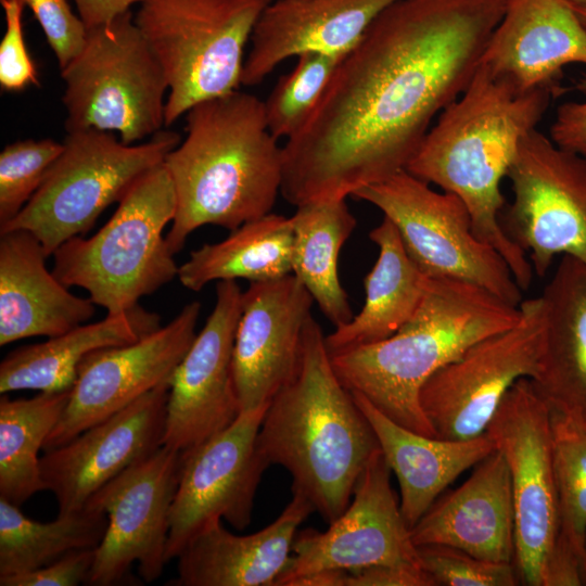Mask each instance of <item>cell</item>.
I'll list each match as a JSON object with an SVG mask.
<instances>
[{"label":"cell","mask_w":586,"mask_h":586,"mask_svg":"<svg viewBox=\"0 0 586 586\" xmlns=\"http://www.w3.org/2000/svg\"><path fill=\"white\" fill-rule=\"evenodd\" d=\"M506 0H397L334 71L282 146L292 205L346 199L404 170L476 72Z\"/></svg>","instance_id":"cell-1"},{"label":"cell","mask_w":586,"mask_h":586,"mask_svg":"<svg viewBox=\"0 0 586 586\" xmlns=\"http://www.w3.org/2000/svg\"><path fill=\"white\" fill-rule=\"evenodd\" d=\"M558 86L518 91L481 64L458 99L446 106L406 166L415 177L457 195L475 234L508 264L522 291L533 267L501 225L507 177L522 139L546 113Z\"/></svg>","instance_id":"cell-2"},{"label":"cell","mask_w":586,"mask_h":586,"mask_svg":"<svg viewBox=\"0 0 586 586\" xmlns=\"http://www.w3.org/2000/svg\"><path fill=\"white\" fill-rule=\"evenodd\" d=\"M186 117V139L163 162L176 193L166 234L174 254L202 226L231 231L271 213L282 183V148L264 101L235 90L196 103Z\"/></svg>","instance_id":"cell-3"},{"label":"cell","mask_w":586,"mask_h":586,"mask_svg":"<svg viewBox=\"0 0 586 586\" xmlns=\"http://www.w3.org/2000/svg\"><path fill=\"white\" fill-rule=\"evenodd\" d=\"M270 464L286 469L327 523L351 502L362 470L380 450L352 393L336 375L320 324L307 319L295 373L270 400L257 435Z\"/></svg>","instance_id":"cell-4"},{"label":"cell","mask_w":586,"mask_h":586,"mask_svg":"<svg viewBox=\"0 0 586 586\" xmlns=\"http://www.w3.org/2000/svg\"><path fill=\"white\" fill-rule=\"evenodd\" d=\"M519 306L472 283L431 279L413 316L393 335L330 354L351 391L396 423L435 437L421 404L428 379L483 339L513 327Z\"/></svg>","instance_id":"cell-5"},{"label":"cell","mask_w":586,"mask_h":586,"mask_svg":"<svg viewBox=\"0 0 586 586\" xmlns=\"http://www.w3.org/2000/svg\"><path fill=\"white\" fill-rule=\"evenodd\" d=\"M176 193L164 163L139 178L110 220L92 237L72 238L54 253L52 272L89 293L107 315L127 313L178 275L163 235L176 214Z\"/></svg>","instance_id":"cell-6"},{"label":"cell","mask_w":586,"mask_h":586,"mask_svg":"<svg viewBox=\"0 0 586 586\" xmlns=\"http://www.w3.org/2000/svg\"><path fill=\"white\" fill-rule=\"evenodd\" d=\"M273 0H143L135 22L168 84L165 126L241 85L243 53Z\"/></svg>","instance_id":"cell-7"},{"label":"cell","mask_w":586,"mask_h":586,"mask_svg":"<svg viewBox=\"0 0 586 586\" xmlns=\"http://www.w3.org/2000/svg\"><path fill=\"white\" fill-rule=\"evenodd\" d=\"M62 143L36 193L0 226V233H33L48 256L90 230L107 206L118 203L139 178L164 162L180 136L161 130L146 142L127 144L112 131L86 129L67 132Z\"/></svg>","instance_id":"cell-8"},{"label":"cell","mask_w":586,"mask_h":586,"mask_svg":"<svg viewBox=\"0 0 586 586\" xmlns=\"http://www.w3.org/2000/svg\"><path fill=\"white\" fill-rule=\"evenodd\" d=\"M61 77L66 132L117 131L133 144L165 126L168 84L131 11L87 29L82 49Z\"/></svg>","instance_id":"cell-9"},{"label":"cell","mask_w":586,"mask_h":586,"mask_svg":"<svg viewBox=\"0 0 586 586\" xmlns=\"http://www.w3.org/2000/svg\"><path fill=\"white\" fill-rule=\"evenodd\" d=\"M353 196L374 205L394 224L407 254L428 278L472 283L515 306L522 302L508 264L475 234L457 195L437 192L404 169Z\"/></svg>","instance_id":"cell-10"},{"label":"cell","mask_w":586,"mask_h":586,"mask_svg":"<svg viewBox=\"0 0 586 586\" xmlns=\"http://www.w3.org/2000/svg\"><path fill=\"white\" fill-rule=\"evenodd\" d=\"M519 307L513 327L475 343L423 384L420 404L435 437L459 441L484 434L511 386L537 374L545 336L543 298L522 301Z\"/></svg>","instance_id":"cell-11"},{"label":"cell","mask_w":586,"mask_h":586,"mask_svg":"<svg viewBox=\"0 0 586 586\" xmlns=\"http://www.w3.org/2000/svg\"><path fill=\"white\" fill-rule=\"evenodd\" d=\"M486 433L505 457L514 506V560L520 584L542 586L559 535L550 409L528 378L504 396Z\"/></svg>","instance_id":"cell-12"},{"label":"cell","mask_w":586,"mask_h":586,"mask_svg":"<svg viewBox=\"0 0 586 586\" xmlns=\"http://www.w3.org/2000/svg\"><path fill=\"white\" fill-rule=\"evenodd\" d=\"M507 178L513 201L501 225L533 271L544 277L558 255L586 264V157L536 128L522 139Z\"/></svg>","instance_id":"cell-13"},{"label":"cell","mask_w":586,"mask_h":586,"mask_svg":"<svg viewBox=\"0 0 586 586\" xmlns=\"http://www.w3.org/2000/svg\"><path fill=\"white\" fill-rule=\"evenodd\" d=\"M180 470L181 453L162 445L91 496L85 507L105 513L109 522L86 584L116 585L135 562L145 583L162 575Z\"/></svg>","instance_id":"cell-14"},{"label":"cell","mask_w":586,"mask_h":586,"mask_svg":"<svg viewBox=\"0 0 586 586\" xmlns=\"http://www.w3.org/2000/svg\"><path fill=\"white\" fill-rule=\"evenodd\" d=\"M269 404L241 411L225 430L181 453L178 488L173 501L166 561L209 523L226 520L237 530L251 524L254 498L269 467L257 447Z\"/></svg>","instance_id":"cell-15"},{"label":"cell","mask_w":586,"mask_h":586,"mask_svg":"<svg viewBox=\"0 0 586 586\" xmlns=\"http://www.w3.org/2000/svg\"><path fill=\"white\" fill-rule=\"evenodd\" d=\"M200 310L201 304L193 301L168 324L138 341L88 354L78 367L67 405L42 449L67 443L170 381L196 336Z\"/></svg>","instance_id":"cell-16"},{"label":"cell","mask_w":586,"mask_h":586,"mask_svg":"<svg viewBox=\"0 0 586 586\" xmlns=\"http://www.w3.org/2000/svg\"><path fill=\"white\" fill-rule=\"evenodd\" d=\"M391 472L380 449L359 475L353 501L329 523V528L296 533L289 563L275 586H285L296 576L319 570L421 565L418 547L391 485Z\"/></svg>","instance_id":"cell-17"},{"label":"cell","mask_w":586,"mask_h":586,"mask_svg":"<svg viewBox=\"0 0 586 586\" xmlns=\"http://www.w3.org/2000/svg\"><path fill=\"white\" fill-rule=\"evenodd\" d=\"M242 298L235 280L218 281L213 311L170 379L163 445L184 453L240 415L232 353Z\"/></svg>","instance_id":"cell-18"},{"label":"cell","mask_w":586,"mask_h":586,"mask_svg":"<svg viewBox=\"0 0 586 586\" xmlns=\"http://www.w3.org/2000/svg\"><path fill=\"white\" fill-rule=\"evenodd\" d=\"M169 382L40 457L58 515L79 512L91 496L163 445Z\"/></svg>","instance_id":"cell-19"},{"label":"cell","mask_w":586,"mask_h":586,"mask_svg":"<svg viewBox=\"0 0 586 586\" xmlns=\"http://www.w3.org/2000/svg\"><path fill=\"white\" fill-rule=\"evenodd\" d=\"M314 302L292 273L243 292L232 353L240 412L269 404L293 377Z\"/></svg>","instance_id":"cell-20"},{"label":"cell","mask_w":586,"mask_h":586,"mask_svg":"<svg viewBox=\"0 0 586 586\" xmlns=\"http://www.w3.org/2000/svg\"><path fill=\"white\" fill-rule=\"evenodd\" d=\"M480 64L520 92L558 86L565 66L586 65V28L566 0H506Z\"/></svg>","instance_id":"cell-21"},{"label":"cell","mask_w":586,"mask_h":586,"mask_svg":"<svg viewBox=\"0 0 586 586\" xmlns=\"http://www.w3.org/2000/svg\"><path fill=\"white\" fill-rule=\"evenodd\" d=\"M413 544L444 545L493 562L513 563L511 477L495 449L456 489L440 496L410 530Z\"/></svg>","instance_id":"cell-22"},{"label":"cell","mask_w":586,"mask_h":586,"mask_svg":"<svg viewBox=\"0 0 586 586\" xmlns=\"http://www.w3.org/2000/svg\"><path fill=\"white\" fill-rule=\"evenodd\" d=\"M395 1L273 0L254 27L241 85H259L282 61L304 52H348Z\"/></svg>","instance_id":"cell-23"},{"label":"cell","mask_w":586,"mask_h":586,"mask_svg":"<svg viewBox=\"0 0 586 586\" xmlns=\"http://www.w3.org/2000/svg\"><path fill=\"white\" fill-rule=\"evenodd\" d=\"M266 527L250 535H234L221 520L196 534L177 557L175 586H275L285 570L292 544L303 521L315 511L301 492Z\"/></svg>","instance_id":"cell-24"},{"label":"cell","mask_w":586,"mask_h":586,"mask_svg":"<svg viewBox=\"0 0 586 586\" xmlns=\"http://www.w3.org/2000/svg\"><path fill=\"white\" fill-rule=\"evenodd\" d=\"M48 257L33 233H0L1 346L31 336L53 337L93 317L95 304L71 293L47 269Z\"/></svg>","instance_id":"cell-25"},{"label":"cell","mask_w":586,"mask_h":586,"mask_svg":"<svg viewBox=\"0 0 586 586\" xmlns=\"http://www.w3.org/2000/svg\"><path fill=\"white\" fill-rule=\"evenodd\" d=\"M351 393L398 480L400 511L410 530L449 484L496 449L486 432L459 441L417 433L386 417L359 393Z\"/></svg>","instance_id":"cell-26"},{"label":"cell","mask_w":586,"mask_h":586,"mask_svg":"<svg viewBox=\"0 0 586 586\" xmlns=\"http://www.w3.org/2000/svg\"><path fill=\"white\" fill-rule=\"evenodd\" d=\"M540 296L544 348L530 380L549 406L586 422V264L562 256Z\"/></svg>","instance_id":"cell-27"},{"label":"cell","mask_w":586,"mask_h":586,"mask_svg":"<svg viewBox=\"0 0 586 586\" xmlns=\"http://www.w3.org/2000/svg\"><path fill=\"white\" fill-rule=\"evenodd\" d=\"M161 327L160 317L139 305L133 309L84 323L48 341L11 352L0 365V393L72 390L78 367L93 351L129 344Z\"/></svg>","instance_id":"cell-28"},{"label":"cell","mask_w":586,"mask_h":586,"mask_svg":"<svg viewBox=\"0 0 586 586\" xmlns=\"http://www.w3.org/2000/svg\"><path fill=\"white\" fill-rule=\"evenodd\" d=\"M369 238L379 255L364 279V307L324 336L330 354L393 335L413 316L426 292L430 278L411 260L390 219L383 217Z\"/></svg>","instance_id":"cell-29"},{"label":"cell","mask_w":586,"mask_h":586,"mask_svg":"<svg viewBox=\"0 0 586 586\" xmlns=\"http://www.w3.org/2000/svg\"><path fill=\"white\" fill-rule=\"evenodd\" d=\"M291 217L269 213L231 230L217 243L190 253L178 268L180 283L200 291L212 281H269L292 273Z\"/></svg>","instance_id":"cell-30"},{"label":"cell","mask_w":586,"mask_h":586,"mask_svg":"<svg viewBox=\"0 0 586 586\" xmlns=\"http://www.w3.org/2000/svg\"><path fill=\"white\" fill-rule=\"evenodd\" d=\"M291 221L292 275L335 328L348 322L353 313L339 278L337 262L343 244L356 227V219L345 199L300 205Z\"/></svg>","instance_id":"cell-31"},{"label":"cell","mask_w":586,"mask_h":586,"mask_svg":"<svg viewBox=\"0 0 586 586\" xmlns=\"http://www.w3.org/2000/svg\"><path fill=\"white\" fill-rule=\"evenodd\" d=\"M71 390L33 398H0V497L21 506L46 489L39 450L59 422Z\"/></svg>","instance_id":"cell-32"},{"label":"cell","mask_w":586,"mask_h":586,"mask_svg":"<svg viewBox=\"0 0 586 586\" xmlns=\"http://www.w3.org/2000/svg\"><path fill=\"white\" fill-rule=\"evenodd\" d=\"M105 513L85 507L42 523L0 497V576L42 568L80 549H95L107 527Z\"/></svg>","instance_id":"cell-33"},{"label":"cell","mask_w":586,"mask_h":586,"mask_svg":"<svg viewBox=\"0 0 586 586\" xmlns=\"http://www.w3.org/2000/svg\"><path fill=\"white\" fill-rule=\"evenodd\" d=\"M559 536L579 558L586 574V422L549 406Z\"/></svg>","instance_id":"cell-34"},{"label":"cell","mask_w":586,"mask_h":586,"mask_svg":"<svg viewBox=\"0 0 586 586\" xmlns=\"http://www.w3.org/2000/svg\"><path fill=\"white\" fill-rule=\"evenodd\" d=\"M345 53L304 52L295 67L279 78L264 101L269 131L278 140L290 138L305 123Z\"/></svg>","instance_id":"cell-35"},{"label":"cell","mask_w":586,"mask_h":586,"mask_svg":"<svg viewBox=\"0 0 586 586\" xmlns=\"http://www.w3.org/2000/svg\"><path fill=\"white\" fill-rule=\"evenodd\" d=\"M63 143L26 139L7 144L0 153V226L12 220L29 202Z\"/></svg>","instance_id":"cell-36"},{"label":"cell","mask_w":586,"mask_h":586,"mask_svg":"<svg viewBox=\"0 0 586 586\" xmlns=\"http://www.w3.org/2000/svg\"><path fill=\"white\" fill-rule=\"evenodd\" d=\"M422 568L436 585L515 586L520 584L513 563L493 562L444 545L418 546Z\"/></svg>","instance_id":"cell-37"},{"label":"cell","mask_w":586,"mask_h":586,"mask_svg":"<svg viewBox=\"0 0 586 586\" xmlns=\"http://www.w3.org/2000/svg\"><path fill=\"white\" fill-rule=\"evenodd\" d=\"M4 12L5 31L0 42V86L18 92L28 86H39L38 73L24 38L21 0H0Z\"/></svg>","instance_id":"cell-38"},{"label":"cell","mask_w":586,"mask_h":586,"mask_svg":"<svg viewBox=\"0 0 586 586\" xmlns=\"http://www.w3.org/2000/svg\"><path fill=\"white\" fill-rule=\"evenodd\" d=\"M39 23L59 67H65L82 49L87 28L67 0H21Z\"/></svg>","instance_id":"cell-39"},{"label":"cell","mask_w":586,"mask_h":586,"mask_svg":"<svg viewBox=\"0 0 586 586\" xmlns=\"http://www.w3.org/2000/svg\"><path fill=\"white\" fill-rule=\"evenodd\" d=\"M95 549L71 551L34 571L0 576L1 586H77L86 583Z\"/></svg>","instance_id":"cell-40"},{"label":"cell","mask_w":586,"mask_h":586,"mask_svg":"<svg viewBox=\"0 0 586 586\" xmlns=\"http://www.w3.org/2000/svg\"><path fill=\"white\" fill-rule=\"evenodd\" d=\"M578 89L586 93V75L578 81ZM549 138L557 146L586 157V101L561 104Z\"/></svg>","instance_id":"cell-41"},{"label":"cell","mask_w":586,"mask_h":586,"mask_svg":"<svg viewBox=\"0 0 586 586\" xmlns=\"http://www.w3.org/2000/svg\"><path fill=\"white\" fill-rule=\"evenodd\" d=\"M348 572L347 586H436L421 565L380 564Z\"/></svg>","instance_id":"cell-42"},{"label":"cell","mask_w":586,"mask_h":586,"mask_svg":"<svg viewBox=\"0 0 586 586\" xmlns=\"http://www.w3.org/2000/svg\"><path fill=\"white\" fill-rule=\"evenodd\" d=\"M78 15L87 29L112 22L117 16L130 11L135 3L143 0H74Z\"/></svg>","instance_id":"cell-43"},{"label":"cell","mask_w":586,"mask_h":586,"mask_svg":"<svg viewBox=\"0 0 586 586\" xmlns=\"http://www.w3.org/2000/svg\"><path fill=\"white\" fill-rule=\"evenodd\" d=\"M348 574L341 569L319 570L296 576L285 586H347Z\"/></svg>","instance_id":"cell-44"},{"label":"cell","mask_w":586,"mask_h":586,"mask_svg":"<svg viewBox=\"0 0 586 586\" xmlns=\"http://www.w3.org/2000/svg\"><path fill=\"white\" fill-rule=\"evenodd\" d=\"M571 4V3H570ZM573 10L575 11L577 17L579 18L581 23L585 26L586 28V4L584 5H574V4H571Z\"/></svg>","instance_id":"cell-45"},{"label":"cell","mask_w":586,"mask_h":586,"mask_svg":"<svg viewBox=\"0 0 586 586\" xmlns=\"http://www.w3.org/2000/svg\"><path fill=\"white\" fill-rule=\"evenodd\" d=\"M569 3L574 5H584L586 4V0H566Z\"/></svg>","instance_id":"cell-46"}]
</instances>
